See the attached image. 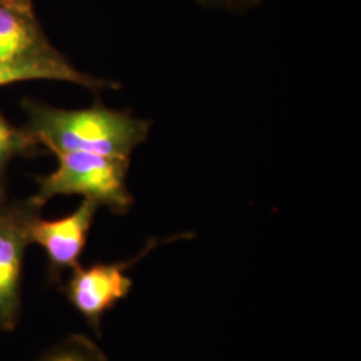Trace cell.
I'll list each match as a JSON object with an SVG mask.
<instances>
[{
  "mask_svg": "<svg viewBox=\"0 0 361 361\" xmlns=\"http://www.w3.org/2000/svg\"><path fill=\"white\" fill-rule=\"evenodd\" d=\"M38 142L25 128H16L0 111V178L6 177V169L16 157L38 154Z\"/></svg>",
  "mask_w": 361,
  "mask_h": 361,
  "instance_id": "ba28073f",
  "label": "cell"
},
{
  "mask_svg": "<svg viewBox=\"0 0 361 361\" xmlns=\"http://www.w3.org/2000/svg\"><path fill=\"white\" fill-rule=\"evenodd\" d=\"M30 197L0 204V331L13 332L22 314V280L30 226L42 214Z\"/></svg>",
  "mask_w": 361,
  "mask_h": 361,
  "instance_id": "3957f363",
  "label": "cell"
},
{
  "mask_svg": "<svg viewBox=\"0 0 361 361\" xmlns=\"http://www.w3.org/2000/svg\"><path fill=\"white\" fill-rule=\"evenodd\" d=\"M25 129L39 146L56 153H91L130 159L142 145L152 122L130 111L109 109L97 102L87 109L66 110L47 104L23 101Z\"/></svg>",
  "mask_w": 361,
  "mask_h": 361,
  "instance_id": "6da1fadb",
  "label": "cell"
},
{
  "mask_svg": "<svg viewBox=\"0 0 361 361\" xmlns=\"http://www.w3.org/2000/svg\"><path fill=\"white\" fill-rule=\"evenodd\" d=\"M161 243V240H150L141 253L128 261L95 262L89 267L79 264L65 284L59 285L67 301L97 335H101L104 314L129 296L133 289L128 271Z\"/></svg>",
  "mask_w": 361,
  "mask_h": 361,
  "instance_id": "277c9868",
  "label": "cell"
},
{
  "mask_svg": "<svg viewBox=\"0 0 361 361\" xmlns=\"http://www.w3.org/2000/svg\"><path fill=\"white\" fill-rule=\"evenodd\" d=\"M200 4L205 7L224 8L229 11H245L252 7H256L261 0H197Z\"/></svg>",
  "mask_w": 361,
  "mask_h": 361,
  "instance_id": "30bf717a",
  "label": "cell"
},
{
  "mask_svg": "<svg viewBox=\"0 0 361 361\" xmlns=\"http://www.w3.org/2000/svg\"><path fill=\"white\" fill-rule=\"evenodd\" d=\"M58 168L37 177L31 198L44 207L58 195H82L114 214H126L134 205L128 188L130 159L91 153H56Z\"/></svg>",
  "mask_w": 361,
  "mask_h": 361,
  "instance_id": "7a4b0ae2",
  "label": "cell"
},
{
  "mask_svg": "<svg viewBox=\"0 0 361 361\" xmlns=\"http://www.w3.org/2000/svg\"><path fill=\"white\" fill-rule=\"evenodd\" d=\"M62 55L44 34L35 13L0 4V59H47Z\"/></svg>",
  "mask_w": 361,
  "mask_h": 361,
  "instance_id": "8992f818",
  "label": "cell"
},
{
  "mask_svg": "<svg viewBox=\"0 0 361 361\" xmlns=\"http://www.w3.org/2000/svg\"><path fill=\"white\" fill-rule=\"evenodd\" d=\"M7 200V192H6V183L4 178H0V204Z\"/></svg>",
  "mask_w": 361,
  "mask_h": 361,
  "instance_id": "7c38bea8",
  "label": "cell"
},
{
  "mask_svg": "<svg viewBox=\"0 0 361 361\" xmlns=\"http://www.w3.org/2000/svg\"><path fill=\"white\" fill-rule=\"evenodd\" d=\"M27 80H59L83 86L98 92L104 89H119L121 85L82 73L71 65L65 55L47 59H0V87Z\"/></svg>",
  "mask_w": 361,
  "mask_h": 361,
  "instance_id": "52a82bcc",
  "label": "cell"
},
{
  "mask_svg": "<svg viewBox=\"0 0 361 361\" xmlns=\"http://www.w3.org/2000/svg\"><path fill=\"white\" fill-rule=\"evenodd\" d=\"M37 361H109V359L90 337L77 334L61 340Z\"/></svg>",
  "mask_w": 361,
  "mask_h": 361,
  "instance_id": "9c48e42d",
  "label": "cell"
},
{
  "mask_svg": "<svg viewBox=\"0 0 361 361\" xmlns=\"http://www.w3.org/2000/svg\"><path fill=\"white\" fill-rule=\"evenodd\" d=\"M0 4L22 13H34L32 0H0Z\"/></svg>",
  "mask_w": 361,
  "mask_h": 361,
  "instance_id": "8fae6325",
  "label": "cell"
},
{
  "mask_svg": "<svg viewBox=\"0 0 361 361\" xmlns=\"http://www.w3.org/2000/svg\"><path fill=\"white\" fill-rule=\"evenodd\" d=\"M99 207L97 202L85 198L71 214L62 219H44L40 214L32 221L30 244L44 250L50 284L59 286L66 271H71L79 265Z\"/></svg>",
  "mask_w": 361,
  "mask_h": 361,
  "instance_id": "5b68a950",
  "label": "cell"
}]
</instances>
